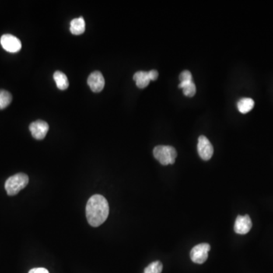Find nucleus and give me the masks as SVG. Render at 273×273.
Returning a JSON list of instances; mask_svg holds the SVG:
<instances>
[{
    "instance_id": "f257e3e1",
    "label": "nucleus",
    "mask_w": 273,
    "mask_h": 273,
    "mask_svg": "<svg viewBox=\"0 0 273 273\" xmlns=\"http://www.w3.org/2000/svg\"><path fill=\"white\" fill-rule=\"evenodd\" d=\"M109 213V204L103 196L95 194L88 200L86 215L88 223L91 226L101 225L107 219Z\"/></svg>"
},
{
    "instance_id": "f03ea898",
    "label": "nucleus",
    "mask_w": 273,
    "mask_h": 273,
    "mask_svg": "<svg viewBox=\"0 0 273 273\" xmlns=\"http://www.w3.org/2000/svg\"><path fill=\"white\" fill-rule=\"evenodd\" d=\"M29 182V176L25 173H18L11 176L5 182V188L7 194L9 196L16 195L28 185Z\"/></svg>"
},
{
    "instance_id": "7ed1b4c3",
    "label": "nucleus",
    "mask_w": 273,
    "mask_h": 273,
    "mask_svg": "<svg viewBox=\"0 0 273 273\" xmlns=\"http://www.w3.org/2000/svg\"><path fill=\"white\" fill-rule=\"evenodd\" d=\"M153 156L163 166L174 164L177 152L172 146L159 145L154 148Z\"/></svg>"
},
{
    "instance_id": "20e7f679",
    "label": "nucleus",
    "mask_w": 273,
    "mask_h": 273,
    "mask_svg": "<svg viewBox=\"0 0 273 273\" xmlns=\"http://www.w3.org/2000/svg\"><path fill=\"white\" fill-rule=\"evenodd\" d=\"M210 250L211 245L209 243H203L196 245L190 251V259L194 263L202 264L207 261Z\"/></svg>"
},
{
    "instance_id": "39448f33",
    "label": "nucleus",
    "mask_w": 273,
    "mask_h": 273,
    "mask_svg": "<svg viewBox=\"0 0 273 273\" xmlns=\"http://www.w3.org/2000/svg\"><path fill=\"white\" fill-rule=\"evenodd\" d=\"M2 48L8 53H18L22 49V43L16 36L12 34H4L0 39Z\"/></svg>"
},
{
    "instance_id": "423d86ee",
    "label": "nucleus",
    "mask_w": 273,
    "mask_h": 273,
    "mask_svg": "<svg viewBox=\"0 0 273 273\" xmlns=\"http://www.w3.org/2000/svg\"><path fill=\"white\" fill-rule=\"evenodd\" d=\"M197 151L199 156L204 160L211 159L213 154V147L211 144V141L205 136H200L197 144Z\"/></svg>"
},
{
    "instance_id": "0eeeda50",
    "label": "nucleus",
    "mask_w": 273,
    "mask_h": 273,
    "mask_svg": "<svg viewBox=\"0 0 273 273\" xmlns=\"http://www.w3.org/2000/svg\"><path fill=\"white\" fill-rule=\"evenodd\" d=\"M29 129L35 139L43 140L48 133L49 124L46 121L37 120L30 124Z\"/></svg>"
},
{
    "instance_id": "6e6552de",
    "label": "nucleus",
    "mask_w": 273,
    "mask_h": 273,
    "mask_svg": "<svg viewBox=\"0 0 273 273\" xmlns=\"http://www.w3.org/2000/svg\"><path fill=\"white\" fill-rule=\"evenodd\" d=\"M88 84L91 91L99 93L103 91L105 86V79L102 73L99 71H93L88 77Z\"/></svg>"
},
{
    "instance_id": "1a4fd4ad",
    "label": "nucleus",
    "mask_w": 273,
    "mask_h": 273,
    "mask_svg": "<svg viewBox=\"0 0 273 273\" xmlns=\"http://www.w3.org/2000/svg\"><path fill=\"white\" fill-rule=\"evenodd\" d=\"M252 228V222L248 215L243 216L239 215L235 220L234 229L235 232L239 235H246L250 232Z\"/></svg>"
},
{
    "instance_id": "9d476101",
    "label": "nucleus",
    "mask_w": 273,
    "mask_h": 273,
    "mask_svg": "<svg viewBox=\"0 0 273 273\" xmlns=\"http://www.w3.org/2000/svg\"><path fill=\"white\" fill-rule=\"evenodd\" d=\"M133 78L136 81V85L138 88H141V89L148 87L151 82V78H150L148 71H138L134 74Z\"/></svg>"
},
{
    "instance_id": "9b49d317",
    "label": "nucleus",
    "mask_w": 273,
    "mask_h": 273,
    "mask_svg": "<svg viewBox=\"0 0 273 273\" xmlns=\"http://www.w3.org/2000/svg\"><path fill=\"white\" fill-rule=\"evenodd\" d=\"M70 30L75 35L82 34L85 31V22L83 17L75 18L71 22Z\"/></svg>"
},
{
    "instance_id": "f8f14e48",
    "label": "nucleus",
    "mask_w": 273,
    "mask_h": 273,
    "mask_svg": "<svg viewBox=\"0 0 273 273\" xmlns=\"http://www.w3.org/2000/svg\"><path fill=\"white\" fill-rule=\"evenodd\" d=\"M56 84H57V88L61 91L66 90L69 86V82H68V78L64 73L60 71H57L53 75Z\"/></svg>"
},
{
    "instance_id": "ddd939ff",
    "label": "nucleus",
    "mask_w": 273,
    "mask_h": 273,
    "mask_svg": "<svg viewBox=\"0 0 273 273\" xmlns=\"http://www.w3.org/2000/svg\"><path fill=\"white\" fill-rule=\"evenodd\" d=\"M254 106V101L250 98H243L238 103V109L240 113H247L253 109Z\"/></svg>"
},
{
    "instance_id": "4468645a",
    "label": "nucleus",
    "mask_w": 273,
    "mask_h": 273,
    "mask_svg": "<svg viewBox=\"0 0 273 273\" xmlns=\"http://www.w3.org/2000/svg\"><path fill=\"white\" fill-rule=\"evenodd\" d=\"M179 88L183 90V93L185 96L191 97L194 96L196 93V85L192 81H187V82H180Z\"/></svg>"
},
{
    "instance_id": "2eb2a0df",
    "label": "nucleus",
    "mask_w": 273,
    "mask_h": 273,
    "mask_svg": "<svg viewBox=\"0 0 273 273\" xmlns=\"http://www.w3.org/2000/svg\"><path fill=\"white\" fill-rule=\"evenodd\" d=\"M12 96L9 92L5 90H0V109L6 108L12 103Z\"/></svg>"
},
{
    "instance_id": "dca6fc26",
    "label": "nucleus",
    "mask_w": 273,
    "mask_h": 273,
    "mask_svg": "<svg viewBox=\"0 0 273 273\" xmlns=\"http://www.w3.org/2000/svg\"><path fill=\"white\" fill-rule=\"evenodd\" d=\"M162 264L161 262L155 261L146 267L144 273H161L162 271Z\"/></svg>"
},
{
    "instance_id": "f3484780",
    "label": "nucleus",
    "mask_w": 273,
    "mask_h": 273,
    "mask_svg": "<svg viewBox=\"0 0 273 273\" xmlns=\"http://www.w3.org/2000/svg\"><path fill=\"white\" fill-rule=\"evenodd\" d=\"M181 82H187V81H192V75L189 71H182L179 76Z\"/></svg>"
},
{
    "instance_id": "a211bd4d",
    "label": "nucleus",
    "mask_w": 273,
    "mask_h": 273,
    "mask_svg": "<svg viewBox=\"0 0 273 273\" xmlns=\"http://www.w3.org/2000/svg\"><path fill=\"white\" fill-rule=\"evenodd\" d=\"M148 74H149L150 78H151V81H156L159 76V73L156 70H151V71H148Z\"/></svg>"
},
{
    "instance_id": "6ab92c4d",
    "label": "nucleus",
    "mask_w": 273,
    "mask_h": 273,
    "mask_svg": "<svg viewBox=\"0 0 273 273\" xmlns=\"http://www.w3.org/2000/svg\"><path fill=\"white\" fill-rule=\"evenodd\" d=\"M29 273H50L48 270L45 268H34L29 271Z\"/></svg>"
}]
</instances>
